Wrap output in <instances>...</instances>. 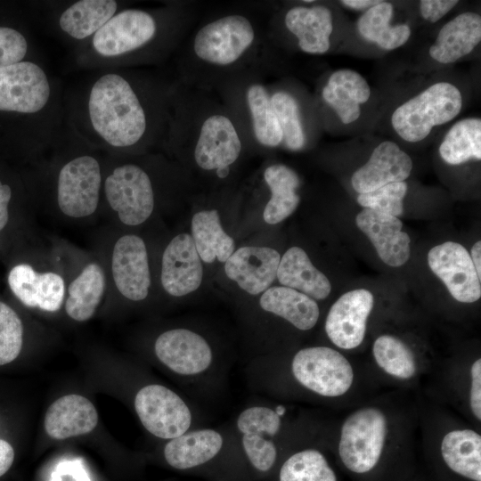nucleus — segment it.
<instances>
[{
	"label": "nucleus",
	"mask_w": 481,
	"mask_h": 481,
	"mask_svg": "<svg viewBox=\"0 0 481 481\" xmlns=\"http://www.w3.org/2000/svg\"><path fill=\"white\" fill-rule=\"evenodd\" d=\"M249 387L261 395H284L293 387L324 398L338 397L351 387L355 374L349 361L329 346L298 350L286 363L270 355L245 368Z\"/></svg>",
	"instance_id": "f257e3e1"
},
{
	"label": "nucleus",
	"mask_w": 481,
	"mask_h": 481,
	"mask_svg": "<svg viewBox=\"0 0 481 481\" xmlns=\"http://www.w3.org/2000/svg\"><path fill=\"white\" fill-rule=\"evenodd\" d=\"M165 441L162 461L175 471L209 481H252L231 424L198 426Z\"/></svg>",
	"instance_id": "f03ea898"
},
{
	"label": "nucleus",
	"mask_w": 481,
	"mask_h": 481,
	"mask_svg": "<svg viewBox=\"0 0 481 481\" xmlns=\"http://www.w3.org/2000/svg\"><path fill=\"white\" fill-rule=\"evenodd\" d=\"M88 112L95 132L110 145L124 148L137 144L148 129L146 110L130 83L109 73L93 85Z\"/></svg>",
	"instance_id": "7ed1b4c3"
},
{
	"label": "nucleus",
	"mask_w": 481,
	"mask_h": 481,
	"mask_svg": "<svg viewBox=\"0 0 481 481\" xmlns=\"http://www.w3.org/2000/svg\"><path fill=\"white\" fill-rule=\"evenodd\" d=\"M153 351L157 360L189 389L211 393L225 383L229 368L221 363L205 336L195 330H166L156 338Z\"/></svg>",
	"instance_id": "20e7f679"
},
{
	"label": "nucleus",
	"mask_w": 481,
	"mask_h": 481,
	"mask_svg": "<svg viewBox=\"0 0 481 481\" xmlns=\"http://www.w3.org/2000/svg\"><path fill=\"white\" fill-rule=\"evenodd\" d=\"M285 409L262 401L243 407L231 426L252 481H266L285 456Z\"/></svg>",
	"instance_id": "39448f33"
},
{
	"label": "nucleus",
	"mask_w": 481,
	"mask_h": 481,
	"mask_svg": "<svg viewBox=\"0 0 481 481\" xmlns=\"http://www.w3.org/2000/svg\"><path fill=\"white\" fill-rule=\"evenodd\" d=\"M187 140L192 144L197 166L206 171L216 170L218 178H225L230 166L242 151L240 131L233 119L220 108L213 107L196 115L189 122Z\"/></svg>",
	"instance_id": "423d86ee"
},
{
	"label": "nucleus",
	"mask_w": 481,
	"mask_h": 481,
	"mask_svg": "<svg viewBox=\"0 0 481 481\" xmlns=\"http://www.w3.org/2000/svg\"><path fill=\"white\" fill-rule=\"evenodd\" d=\"M461 107L459 89L448 82H438L400 105L392 114V126L404 140L420 142L434 126L453 119Z\"/></svg>",
	"instance_id": "0eeeda50"
},
{
	"label": "nucleus",
	"mask_w": 481,
	"mask_h": 481,
	"mask_svg": "<svg viewBox=\"0 0 481 481\" xmlns=\"http://www.w3.org/2000/svg\"><path fill=\"white\" fill-rule=\"evenodd\" d=\"M257 32L250 19L231 13L215 19L195 33L192 53L202 63L214 68H232L253 49Z\"/></svg>",
	"instance_id": "6e6552de"
},
{
	"label": "nucleus",
	"mask_w": 481,
	"mask_h": 481,
	"mask_svg": "<svg viewBox=\"0 0 481 481\" xmlns=\"http://www.w3.org/2000/svg\"><path fill=\"white\" fill-rule=\"evenodd\" d=\"M133 405L143 428L162 440L175 438L199 426V415L191 401L158 383L142 386Z\"/></svg>",
	"instance_id": "1a4fd4ad"
},
{
	"label": "nucleus",
	"mask_w": 481,
	"mask_h": 481,
	"mask_svg": "<svg viewBox=\"0 0 481 481\" xmlns=\"http://www.w3.org/2000/svg\"><path fill=\"white\" fill-rule=\"evenodd\" d=\"M387 436V419L382 410L373 406L360 408L343 422L338 454L352 472L371 471L379 462Z\"/></svg>",
	"instance_id": "9d476101"
},
{
	"label": "nucleus",
	"mask_w": 481,
	"mask_h": 481,
	"mask_svg": "<svg viewBox=\"0 0 481 481\" xmlns=\"http://www.w3.org/2000/svg\"><path fill=\"white\" fill-rule=\"evenodd\" d=\"M107 200L126 225L143 224L154 208V192L148 174L139 166L116 167L104 183Z\"/></svg>",
	"instance_id": "9b49d317"
},
{
	"label": "nucleus",
	"mask_w": 481,
	"mask_h": 481,
	"mask_svg": "<svg viewBox=\"0 0 481 481\" xmlns=\"http://www.w3.org/2000/svg\"><path fill=\"white\" fill-rule=\"evenodd\" d=\"M101 181L100 166L94 157L79 156L66 163L57 185L61 212L75 218L92 215L98 206Z\"/></svg>",
	"instance_id": "f8f14e48"
},
{
	"label": "nucleus",
	"mask_w": 481,
	"mask_h": 481,
	"mask_svg": "<svg viewBox=\"0 0 481 481\" xmlns=\"http://www.w3.org/2000/svg\"><path fill=\"white\" fill-rule=\"evenodd\" d=\"M50 85L45 71L31 61L0 69V110L35 113L48 102Z\"/></svg>",
	"instance_id": "ddd939ff"
},
{
	"label": "nucleus",
	"mask_w": 481,
	"mask_h": 481,
	"mask_svg": "<svg viewBox=\"0 0 481 481\" xmlns=\"http://www.w3.org/2000/svg\"><path fill=\"white\" fill-rule=\"evenodd\" d=\"M428 264L457 301L473 303L480 298L481 279L462 245L446 241L433 247L428 254Z\"/></svg>",
	"instance_id": "4468645a"
},
{
	"label": "nucleus",
	"mask_w": 481,
	"mask_h": 481,
	"mask_svg": "<svg viewBox=\"0 0 481 481\" xmlns=\"http://www.w3.org/2000/svg\"><path fill=\"white\" fill-rule=\"evenodd\" d=\"M157 23L143 10L130 9L115 14L93 37L94 50L104 57L135 51L153 39Z\"/></svg>",
	"instance_id": "2eb2a0df"
},
{
	"label": "nucleus",
	"mask_w": 481,
	"mask_h": 481,
	"mask_svg": "<svg viewBox=\"0 0 481 481\" xmlns=\"http://www.w3.org/2000/svg\"><path fill=\"white\" fill-rule=\"evenodd\" d=\"M373 301V296L369 290L359 289L343 294L331 306L324 329L336 346L349 350L362 344Z\"/></svg>",
	"instance_id": "dca6fc26"
},
{
	"label": "nucleus",
	"mask_w": 481,
	"mask_h": 481,
	"mask_svg": "<svg viewBox=\"0 0 481 481\" xmlns=\"http://www.w3.org/2000/svg\"><path fill=\"white\" fill-rule=\"evenodd\" d=\"M111 270L118 290L132 301L143 300L149 292L151 275L144 241L128 234L115 243Z\"/></svg>",
	"instance_id": "f3484780"
},
{
	"label": "nucleus",
	"mask_w": 481,
	"mask_h": 481,
	"mask_svg": "<svg viewBox=\"0 0 481 481\" xmlns=\"http://www.w3.org/2000/svg\"><path fill=\"white\" fill-rule=\"evenodd\" d=\"M203 277L201 259L192 237L176 235L167 246L162 257L161 283L171 296L183 297L196 290Z\"/></svg>",
	"instance_id": "a211bd4d"
},
{
	"label": "nucleus",
	"mask_w": 481,
	"mask_h": 481,
	"mask_svg": "<svg viewBox=\"0 0 481 481\" xmlns=\"http://www.w3.org/2000/svg\"><path fill=\"white\" fill-rule=\"evenodd\" d=\"M281 256L268 247H242L224 262L226 276L250 295L265 291L276 278Z\"/></svg>",
	"instance_id": "6ab92c4d"
},
{
	"label": "nucleus",
	"mask_w": 481,
	"mask_h": 481,
	"mask_svg": "<svg viewBox=\"0 0 481 481\" xmlns=\"http://www.w3.org/2000/svg\"><path fill=\"white\" fill-rule=\"evenodd\" d=\"M357 227L369 238L380 259L389 266L405 264L411 254L410 237L395 216L363 208L355 217Z\"/></svg>",
	"instance_id": "aec40b11"
},
{
	"label": "nucleus",
	"mask_w": 481,
	"mask_h": 481,
	"mask_svg": "<svg viewBox=\"0 0 481 481\" xmlns=\"http://www.w3.org/2000/svg\"><path fill=\"white\" fill-rule=\"evenodd\" d=\"M412 169L410 156L396 143L384 141L373 150L369 160L354 173L351 183L359 194L366 193L387 183L404 182Z\"/></svg>",
	"instance_id": "412c9836"
},
{
	"label": "nucleus",
	"mask_w": 481,
	"mask_h": 481,
	"mask_svg": "<svg viewBox=\"0 0 481 481\" xmlns=\"http://www.w3.org/2000/svg\"><path fill=\"white\" fill-rule=\"evenodd\" d=\"M8 283L13 294L27 306L56 312L62 304L65 286L57 273H37L30 265L20 264L9 273Z\"/></svg>",
	"instance_id": "4be33fe9"
},
{
	"label": "nucleus",
	"mask_w": 481,
	"mask_h": 481,
	"mask_svg": "<svg viewBox=\"0 0 481 481\" xmlns=\"http://www.w3.org/2000/svg\"><path fill=\"white\" fill-rule=\"evenodd\" d=\"M94 405L85 396L67 395L54 401L45 417V429L54 439L90 433L97 425Z\"/></svg>",
	"instance_id": "5701e85b"
},
{
	"label": "nucleus",
	"mask_w": 481,
	"mask_h": 481,
	"mask_svg": "<svg viewBox=\"0 0 481 481\" xmlns=\"http://www.w3.org/2000/svg\"><path fill=\"white\" fill-rule=\"evenodd\" d=\"M284 23L288 30L298 38V45L303 52L322 54L329 50L333 19L327 7H293L285 14Z\"/></svg>",
	"instance_id": "b1692460"
},
{
	"label": "nucleus",
	"mask_w": 481,
	"mask_h": 481,
	"mask_svg": "<svg viewBox=\"0 0 481 481\" xmlns=\"http://www.w3.org/2000/svg\"><path fill=\"white\" fill-rule=\"evenodd\" d=\"M480 40L481 17L476 12H466L442 27L429 48V55L440 63H452L470 53Z\"/></svg>",
	"instance_id": "393cba45"
},
{
	"label": "nucleus",
	"mask_w": 481,
	"mask_h": 481,
	"mask_svg": "<svg viewBox=\"0 0 481 481\" xmlns=\"http://www.w3.org/2000/svg\"><path fill=\"white\" fill-rule=\"evenodd\" d=\"M260 308L267 314L280 317L296 329L312 330L320 317V309L314 299L287 287H272L259 298Z\"/></svg>",
	"instance_id": "a878e982"
},
{
	"label": "nucleus",
	"mask_w": 481,
	"mask_h": 481,
	"mask_svg": "<svg viewBox=\"0 0 481 481\" xmlns=\"http://www.w3.org/2000/svg\"><path fill=\"white\" fill-rule=\"evenodd\" d=\"M276 277L284 287L316 300L326 298L331 290L328 278L312 264L306 251L299 247H292L283 254Z\"/></svg>",
	"instance_id": "bb28decb"
},
{
	"label": "nucleus",
	"mask_w": 481,
	"mask_h": 481,
	"mask_svg": "<svg viewBox=\"0 0 481 481\" xmlns=\"http://www.w3.org/2000/svg\"><path fill=\"white\" fill-rule=\"evenodd\" d=\"M370 95L371 88L366 80L347 69L332 73L322 89V98L344 124H350L360 117L359 105L366 102Z\"/></svg>",
	"instance_id": "cd10ccee"
},
{
	"label": "nucleus",
	"mask_w": 481,
	"mask_h": 481,
	"mask_svg": "<svg viewBox=\"0 0 481 481\" xmlns=\"http://www.w3.org/2000/svg\"><path fill=\"white\" fill-rule=\"evenodd\" d=\"M440 451L447 467L472 481H481V436L473 429L460 428L447 432Z\"/></svg>",
	"instance_id": "c85d7f7f"
},
{
	"label": "nucleus",
	"mask_w": 481,
	"mask_h": 481,
	"mask_svg": "<svg viewBox=\"0 0 481 481\" xmlns=\"http://www.w3.org/2000/svg\"><path fill=\"white\" fill-rule=\"evenodd\" d=\"M264 179L271 191V198L265 207L263 217L269 224H276L289 216L299 204L296 189L299 186L297 173L281 164L269 166Z\"/></svg>",
	"instance_id": "c756f323"
},
{
	"label": "nucleus",
	"mask_w": 481,
	"mask_h": 481,
	"mask_svg": "<svg viewBox=\"0 0 481 481\" xmlns=\"http://www.w3.org/2000/svg\"><path fill=\"white\" fill-rule=\"evenodd\" d=\"M192 237L200 259L225 262L234 250V241L222 228L217 210H202L192 219Z\"/></svg>",
	"instance_id": "7c9ffc66"
},
{
	"label": "nucleus",
	"mask_w": 481,
	"mask_h": 481,
	"mask_svg": "<svg viewBox=\"0 0 481 481\" xmlns=\"http://www.w3.org/2000/svg\"><path fill=\"white\" fill-rule=\"evenodd\" d=\"M114 0H81L68 7L59 20L61 29L75 39L94 35L116 13Z\"/></svg>",
	"instance_id": "2f4dec72"
},
{
	"label": "nucleus",
	"mask_w": 481,
	"mask_h": 481,
	"mask_svg": "<svg viewBox=\"0 0 481 481\" xmlns=\"http://www.w3.org/2000/svg\"><path fill=\"white\" fill-rule=\"evenodd\" d=\"M266 481H337L325 455L314 447L285 454Z\"/></svg>",
	"instance_id": "473e14b6"
},
{
	"label": "nucleus",
	"mask_w": 481,
	"mask_h": 481,
	"mask_svg": "<svg viewBox=\"0 0 481 481\" xmlns=\"http://www.w3.org/2000/svg\"><path fill=\"white\" fill-rule=\"evenodd\" d=\"M104 288V273L100 265L95 263L86 265L69 286L67 314L77 322L89 320L102 300Z\"/></svg>",
	"instance_id": "72a5a7b5"
},
{
	"label": "nucleus",
	"mask_w": 481,
	"mask_h": 481,
	"mask_svg": "<svg viewBox=\"0 0 481 481\" xmlns=\"http://www.w3.org/2000/svg\"><path fill=\"white\" fill-rule=\"evenodd\" d=\"M393 12V5L387 2H380L369 8L357 21L360 35L385 50H394L404 45L411 36V29L406 24L390 26Z\"/></svg>",
	"instance_id": "f704fd0d"
},
{
	"label": "nucleus",
	"mask_w": 481,
	"mask_h": 481,
	"mask_svg": "<svg viewBox=\"0 0 481 481\" xmlns=\"http://www.w3.org/2000/svg\"><path fill=\"white\" fill-rule=\"evenodd\" d=\"M441 158L459 165L471 159H481V119L469 118L458 121L445 135L440 147Z\"/></svg>",
	"instance_id": "c9c22d12"
},
{
	"label": "nucleus",
	"mask_w": 481,
	"mask_h": 481,
	"mask_svg": "<svg viewBox=\"0 0 481 481\" xmlns=\"http://www.w3.org/2000/svg\"><path fill=\"white\" fill-rule=\"evenodd\" d=\"M245 99L256 140L266 147L278 146L282 142V132L266 89L258 83L250 84Z\"/></svg>",
	"instance_id": "e433bc0d"
},
{
	"label": "nucleus",
	"mask_w": 481,
	"mask_h": 481,
	"mask_svg": "<svg viewBox=\"0 0 481 481\" xmlns=\"http://www.w3.org/2000/svg\"><path fill=\"white\" fill-rule=\"evenodd\" d=\"M372 354L378 366L394 378L405 380L416 374L413 353L405 343L394 336L378 337L373 343Z\"/></svg>",
	"instance_id": "4c0bfd02"
},
{
	"label": "nucleus",
	"mask_w": 481,
	"mask_h": 481,
	"mask_svg": "<svg viewBox=\"0 0 481 481\" xmlns=\"http://www.w3.org/2000/svg\"><path fill=\"white\" fill-rule=\"evenodd\" d=\"M270 101L282 132V141L290 150L301 149L305 145L306 136L298 102L292 95L283 91L272 94Z\"/></svg>",
	"instance_id": "58836bf2"
},
{
	"label": "nucleus",
	"mask_w": 481,
	"mask_h": 481,
	"mask_svg": "<svg viewBox=\"0 0 481 481\" xmlns=\"http://www.w3.org/2000/svg\"><path fill=\"white\" fill-rule=\"evenodd\" d=\"M407 188L405 182L391 183L374 191L359 194L356 200L364 208L397 217L404 212L403 200Z\"/></svg>",
	"instance_id": "ea45409f"
},
{
	"label": "nucleus",
	"mask_w": 481,
	"mask_h": 481,
	"mask_svg": "<svg viewBox=\"0 0 481 481\" xmlns=\"http://www.w3.org/2000/svg\"><path fill=\"white\" fill-rule=\"evenodd\" d=\"M22 342L23 326L20 317L12 308L0 302V366L18 357Z\"/></svg>",
	"instance_id": "a19ab883"
},
{
	"label": "nucleus",
	"mask_w": 481,
	"mask_h": 481,
	"mask_svg": "<svg viewBox=\"0 0 481 481\" xmlns=\"http://www.w3.org/2000/svg\"><path fill=\"white\" fill-rule=\"evenodd\" d=\"M27 50L26 38L19 31L0 27V69L21 61Z\"/></svg>",
	"instance_id": "79ce46f5"
},
{
	"label": "nucleus",
	"mask_w": 481,
	"mask_h": 481,
	"mask_svg": "<svg viewBox=\"0 0 481 481\" xmlns=\"http://www.w3.org/2000/svg\"><path fill=\"white\" fill-rule=\"evenodd\" d=\"M469 406L475 418L481 420V359L474 361L470 367Z\"/></svg>",
	"instance_id": "37998d69"
},
{
	"label": "nucleus",
	"mask_w": 481,
	"mask_h": 481,
	"mask_svg": "<svg viewBox=\"0 0 481 481\" xmlns=\"http://www.w3.org/2000/svg\"><path fill=\"white\" fill-rule=\"evenodd\" d=\"M457 4L456 0H421L420 12L423 19L430 22H436Z\"/></svg>",
	"instance_id": "c03bdc74"
},
{
	"label": "nucleus",
	"mask_w": 481,
	"mask_h": 481,
	"mask_svg": "<svg viewBox=\"0 0 481 481\" xmlns=\"http://www.w3.org/2000/svg\"><path fill=\"white\" fill-rule=\"evenodd\" d=\"M14 450L5 440L0 439V477L5 475L14 461Z\"/></svg>",
	"instance_id": "a18cd8bd"
},
{
	"label": "nucleus",
	"mask_w": 481,
	"mask_h": 481,
	"mask_svg": "<svg viewBox=\"0 0 481 481\" xmlns=\"http://www.w3.org/2000/svg\"><path fill=\"white\" fill-rule=\"evenodd\" d=\"M12 197V191L9 185L3 184L0 181V231L8 222V204Z\"/></svg>",
	"instance_id": "49530a36"
},
{
	"label": "nucleus",
	"mask_w": 481,
	"mask_h": 481,
	"mask_svg": "<svg viewBox=\"0 0 481 481\" xmlns=\"http://www.w3.org/2000/svg\"><path fill=\"white\" fill-rule=\"evenodd\" d=\"M380 2L378 0H343L341 4L353 9L362 10L365 8L369 9Z\"/></svg>",
	"instance_id": "de8ad7c7"
},
{
	"label": "nucleus",
	"mask_w": 481,
	"mask_h": 481,
	"mask_svg": "<svg viewBox=\"0 0 481 481\" xmlns=\"http://www.w3.org/2000/svg\"><path fill=\"white\" fill-rule=\"evenodd\" d=\"M469 255L471 256L470 258L477 273V275L481 279V241L480 240L477 241L473 245Z\"/></svg>",
	"instance_id": "09e8293b"
}]
</instances>
